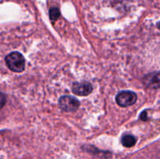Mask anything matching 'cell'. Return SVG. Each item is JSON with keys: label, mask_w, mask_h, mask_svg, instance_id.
Returning <instances> with one entry per match:
<instances>
[{"label": "cell", "mask_w": 160, "mask_h": 159, "mask_svg": "<svg viewBox=\"0 0 160 159\" xmlns=\"http://www.w3.org/2000/svg\"><path fill=\"white\" fill-rule=\"evenodd\" d=\"M8 68L15 73H21L25 69V59L21 53L12 51L5 58Z\"/></svg>", "instance_id": "cell-1"}, {"label": "cell", "mask_w": 160, "mask_h": 159, "mask_svg": "<svg viewBox=\"0 0 160 159\" xmlns=\"http://www.w3.org/2000/svg\"><path fill=\"white\" fill-rule=\"evenodd\" d=\"M138 96L134 92L126 90L121 91L116 97V101L120 107H128L137 101Z\"/></svg>", "instance_id": "cell-2"}, {"label": "cell", "mask_w": 160, "mask_h": 159, "mask_svg": "<svg viewBox=\"0 0 160 159\" xmlns=\"http://www.w3.org/2000/svg\"><path fill=\"white\" fill-rule=\"evenodd\" d=\"M59 105L65 112H73L79 108L80 101L74 97L65 95L59 98Z\"/></svg>", "instance_id": "cell-3"}, {"label": "cell", "mask_w": 160, "mask_h": 159, "mask_svg": "<svg viewBox=\"0 0 160 159\" xmlns=\"http://www.w3.org/2000/svg\"><path fill=\"white\" fill-rule=\"evenodd\" d=\"M93 87L88 82L74 83L72 87V91L78 96H87L92 92Z\"/></svg>", "instance_id": "cell-4"}, {"label": "cell", "mask_w": 160, "mask_h": 159, "mask_svg": "<svg viewBox=\"0 0 160 159\" xmlns=\"http://www.w3.org/2000/svg\"><path fill=\"white\" fill-rule=\"evenodd\" d=\"M143 83L151 89H160V72L148 73L143 78Z\"/></svg>", "instance_id": "cell-5"}, {"label": "cell", "mask_w": 160, "mask_h": 159, "mask_svg": "<svg viewBox=\"0 0 160 159\" xmlns=\"http://www.w3.org/2000/svg\"><path fill=\"white\" fill-rule=\"evenodd\" d=\"M137 140L135 137L131 134H125L121 138V143L126 147H131L135 145Z\"/></svg>", "instance_id": "cell-6"}, {"label": "cell", "mask_w": 160, "mask_h": 159, "mask_svg": "<svg viewBox=\"0 0 160 159\" xmlns=\"http://www.w3.org/2000/svg\"><path fill=\"white\" fill-rule=\"evenodd\" d=\"M49 17L50 19H51L53 22L56 21V20H58L59 17H60V11H59V9L56 7L51 8L49 10Z\"/></svg>", "instance_id": "cell-7"}, {"label": "cell", "mask_w": 160, "mask_h": 159, "mask_svg": "<svg viewBox=\"0 0 160 159\" xmlns=\"http://www.w3.org/2000/svg\"><path fill=\"white\" fill-rule=\"evenodd\" d=\"M140 118L142 120H143V121H147L148 118H147V112H146V111H144V112H142V113H141Z\"/></svg>", "instance_id": "cell-8"}, {"label": "cell", "mask_w": 160, "mask_h": 159, "mask_svg": "<svg viewBox=\"0 0 160 159\" xmlns=\"http://www.w3.org/2000/svg\"><path fill=\"white\" fill-rule=\"evenodd\" d=\"M157 27L159 28V29L160 30V22H159V23H157Z\"/></svg>", "instance_id": "cell-9"}]
</instances>
